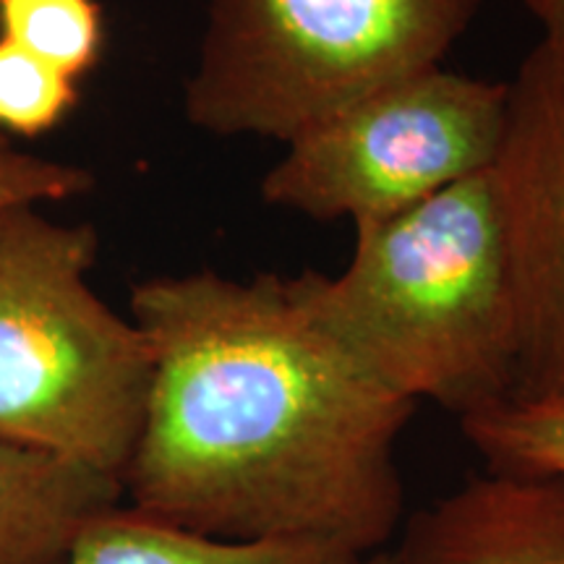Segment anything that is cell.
Returning a JSON list of instances; mask_svg holds the SVG:
<instances>
[{"label":"cell","mask_w":564,"mask_h":564,"mask_svg":"<svg viewBox=\"0 0 564 564\" xmlns=\"http://www.w3.org/2000/svg\"><path fill=\"white\" fill-rule=\"evenodd\" d=\"M152 356L123 502L220 541H324L377 554L403 520L413 400L373 379L301 278L199 270L139 282Z\"/></svg>","instance_id":"1"},{"label":"cell","mask_w":564,"mask_h":564,"mask_svg":"<svg viewBox=\"0 0 564 564\" xmlns=\"http://www.w3.org/2000/svg\"><path fill=\"white\" fill-rule=\"evenodd\" d=\"M301 288L322 327L392 392L460 419L512 403L518 316L491 167L356 230L348 267L303 272Z\"/></svg>","instance_id":"2"},{"label":"cell","mask_w":564,"mask_h":564,"mask_svg":"<svg viewBox=\"0 0 564 564\" xmlns=\"http://www.w3.org/2000/svg\"><path fill=\"white\" fill-rule=\"evenodd\" d=\"M97 230L0 207V440L123 478L152 379L137 322L91 288Z\"/></svg>","instance_id":"3"},{"label":"cell","mask_w":564,"mask_h":564,"mask_svg":"<svg viewBox=\"0 0 564 564\" xmlns=\"http://www.w3.org/2000/svg\"><path fill=\"white\" fill-rule=\"evenodd\" d=\"M481 0H209L188 123L282 144L387 84L442 66Z\"/></svg>","instance_id":"4"},{"label":"cell","mask_w":564,"mask_h":564,"mask_svg":"<svg viewBox=\"0 0 564 564\" xmlns=\"http://www.w3.org/2000/svg\"><path fill=\"white\" fill-rule=\"evenodd\" d=\"M505 121L507 82L444 66L419 70L288 141L262 178V199L319 223L369 228L489 171Z\"/></svg>","instance_id":"5"},{"label":"cell","mask_w":564,"mask_h":564,"mask_svg":"<svg viewBox=\"0 0 564 564\" xmlns=\"http://www.w3.org/2000/svg\"><path fill=\"white\" fill-rule=\"evenodd\" d=\"M491 175L518 316L512 403L564 405V42L541 37L507 82Z\"/></svg>","instance_id":"6"},{"label":"cell","mask_w":564,"mask_h":564,"mask_svg":"<svg viewBox=\"0 0 564 564\" xmlns=\"http://www.w3.org/2000/svg\"><path fill=\"white\" fill-rule=\"evenodd\" d=\"M394 564H564V476L497 470L405 525Z\"/></svg>","instance_id":"7"},{"label":"cell","mask_w":564,"mask_h":564,"mask_svg":"<svg viewBox=\"0 0 564 564\" xmlns=\"http://www.w3.org/2000/svg\"><path fill=\"white\" fill-rule=\"evenodd\" d=\"M118 502L116 476L0 440V564H66L84 528Z\"/></svg>","instance_id":"8"},{"label":"cell","mask_w":564,"mask_h":564,"mask_svg":"<svg viewBox=\"0 0 564 564\" xmlns=\"http://www.w3.org/2000/svg\"><path fill=\"white\" fill-rule=\"evenodd\" d=\"M324 541H220L118 502L84 528L66 564H358Z\"/></svg>","instance_id":"9"},{"label":"cell","mask_w":564,"mask_h":564,"mask_svg":"<svg viewBox=\"0 0 564 564\" xmlns=\"http://www.w3.org/2000/svg\"><path fill=\"white\" fill-rule=\"evenodd\" d=\"M0 37L79 84L102 55V9L97 0H0Z\"/></svg>","instance_id":"10"},{"label":"cell","mask_w":564,"mask_h":564,"mask_svg":"<svg viewBox=\"0 0 564 564\" xmlns=\"http://www.w3.org/2000/svg\"><path fill=\"white\" fill-rule=\"evenodd\" d=\"M460 423L491 468L564 476V405L507 403Z\"/></svg>","instance_id":"11"},{"label":"cell","mask_w":564,"mask_h":564,"mask_svg":"<svg viewBox=\"0 0 564 564\" xmlns=\"http://www.w3.org/2000/svg\"><path fill=\"white\" fill-rule=\"evenodd\" d=\"M79 84L0 37V133L37 139L66 121Z\"/></svg>","instance_id":"12"},{"label":"cell","mask_w":564,"mask_h":564,"mask_svg":"<svg viewBox=\"0 0 564 564\" xmlns=\"http://www.w3.org/2000/svg\"><path fill=\"white\" fill-rule=\"evenodd\" d=\"M91 173L70 162L21 150L0 133V207L17 204H53L87 194Z\"/></svg>","instance_id":"13"},{"label":"cell","mask_w":564,"mask_h":564,"mask_svg":"<svg viewBox=\"0 0 564 564\" xmlns=\"http://www.w3.org/2000/svg\"><path fill=\"white\" fill-rule=\"evenodd\" d=\"M525 6L544 30V37L564 42V0H525Z\"/></svg>","instance_id":"14"},{"label":"cell","mask_w":564,"mask_h":564,"mask_svg":"<svg viewBox=\"0 0 564 564\" xmlns=\"http://www.w3.org/2000/svg\"><path fill=\"white\" fill-rule=\"evenodd\" d=\"M358 564H394V560H392V554H382V552H377V554L364 556V560L358 562Z\"/></svg>","instance_id":"15"}]
</instances>
